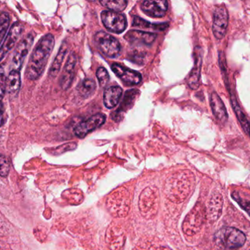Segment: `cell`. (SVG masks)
Returning <instances> with one entry per match:
<instances>
[{
    "instance_id": "1",
    "label": "cell",
    "mask_w": 250,
    "mask_h": 250,
    "mask_svg": "<svg viewBox=\"0 0 250 250\" xmlns=\"http://www.w3.org/2000/svg\"><path fill=\"white\" fill-rule=\"evenodd\" d=\"M55 45L54 35L47 34L41 38L29 57L26 68V77L29 80H37L45 70L50 55Z\"/></svg>"
},
{
    "instance_id": "2",
    "label": "cell",
    "mask_w": 250,
    "mask_h": 250,
    "mask_svg": "<svg viewBox=\"0 0 250 250\" xmlns=\"http://www.w3.org/2000/svg\"><path fill=\"white\" fill-rule=\"evenodd\" d=\"M190 182L185 173H176L167 178L165 182L164 194L173 203H181L189 193Z\"/></svg>"
},
{
    "instance_id": "3",
    "label": "cell",
    "mask_w": 250,
    "mask_h": 250,
    "mask_svg": "<svg viewBox=\"0 0 250 250\" xmlns=\"http://www.w3.org/2000/svg\"><path fill=\"white\" fill-rule=\"evenodd\" d=\"M130 205V192L124 186L113 191L107 198V208L110 214L117 218L126 217L129 213Z\"/></svg>"
},
{
    "instance_id": "4",
    "label": "cell",
    "mask_w": 250,
    "mask_h": 250,
    "mask_svg": "<svg viewBox=\"0 0 250 250\" xmlns=\"http://www.w3.org/2000/svg\"><path fill=\"white\" fill-rule=\"evenodd\" d=\"M160 193L156 186H151L144 189L141 192L138 201V207L141 215L146 219L154 218L159 211Z\"/></svg>"
},
{
    "instance_id": "5",
    "label": "cell",
    "mask_w": 250,
    "mask_h": 250,
    "mask_svg": "<svg viewBox=\"0 0 250 250\" xmlns=\"http://www.w3.org/2000/svg\"><path fill=\"white\" fill-rule=\"evenodd\" d=\"M215 239L217 244L226 249L236 250L245 245L246 236L234 227H225L217 232Z\"/></svg>"
},
{
    "instance_id": "6",
    "label": "cell",
    "mask_w": 250,
    "mask_h": 250,
    "mask_svg": "<svg viewBox=\"0 0 250 250\" xmlns=\"http://www.w3.org/2000/svg\"><path fill=\"white\" fill-rule=\"evenodd\" d=\"M94 40L98 49L104 55L111 58H115L120 55L121 52V44L112 35L104 31H100L95 34Z\"/></svg>"
},
{
    "instance_id": "7",
    "label": "cell",
    "mask_w": 250,
    "mask_h": 250,
    "mask_svg": "<svg viewBox=\"0 0 250 250\" xmlns=\"http://www.w3.org/2000/svg\"><path fill=\"white\" fill-rule=\"evenodd\" d=\"M101 19L105 27L114 33H122L127 26L126 16L119 12L104 10L101 13Z\"/></svg>"
},
{
    "instance_id": "8",
    "label": "cell",
    "mask_w": 250,
    "mask_h": 250,
    "mask_svg": "<svg viewBox=\"0 0 250 250\" xmlns=\"http://www.w3.org/2000/svg\"><path fill=\"white\" fill-rule=\"evenodd\" d=\"M34 42L33 34L29 33L23 37L17 44L12 60V70L20 71L22 64L28 55L29 50Z\"/></svg>"
},
{
    "instance_id": "9",
    "label": "cell",
    "mask_w": 250,
    "mask_h": 250,
    "mask_svg": "<svg viewBox=\"0 0 250 250\" xmlns=\"http://www.w3.org/2000/svg\"><path fill=\"white\" fill-rule=\"evenodd\" d=\"M105 120L106 116L105 114L102 113L94 114L87 120L81 122L75 127V135L79 138L85 137L88 134L102 126L105 123Z\"/></svg>"
},
{
    "instance_id": "10",
    "label": "cell",
    "mask_w": 250,
    "mask_h": 250,
    "mask_svg": "<svg viewBox=\"0 0 250 250\" xmlns=\"http://www.w3.org/2000/svg\"><path fill=\"white\" fill-rule=\"evenodd\" d=\"M125 232L122 226L111 224L105 233V242L111 250H121L125 243Z\"/></svg>"
},
{
    "instance_id": "11",
    "label": "cell",
    "mask_w": 250,
    "mask_h": 250,
    "mask_svg": "<svg viewBox=\"0 0 250 250\" xmlns=\"http://www.w3.org/2000/svg\"><path fill=\"white\" fill-rule=\"evenodd\" d=\"M111 70L126 86L138 85L142 80V76L139 72L125 67L121 64L114 63L111 65Z\"/></svg>"
},
{
    "instance_id": "12",
    "label": "cell",
    "mask_w": 250,
    "mask_h": 250,
    "mask_svg": "<svg viewBox=\"0 0 250 250\" xmlns=\"http://www.w3.org/2000/svg\"><path fill=\"white\" fill-rule=\"evenodd\" d=\"M229 23V13L224 6H219L216 8L213 22V32L217 39H223L227 31Z\"/></svg>"
},
{
    "instance_id": "13",
    "label": "cell",
    "mask_w": 250,
    "mask_h": 250,
    "mask_svg": "<svg viewBox=\"0 0 250 250\" xmlns=\"http://www.w3.org/2000/svg\"><path fill=\"white\" fill-rule=\"evenodd\" d=\"M23 31V26L19 22H15L7 34L3 44L0 48V62L8 54L9 51L17 44L19 37Z\"/></svg>"
},
{
    "instance_id": "14",
    "label": "cell",
    "mask_w": 250,
    "mask_h": 250,
    "mask_svg": "<svg viewBox=\"0 0 250 250\" xmlns=\"http://www.w3.org/2000/svg\"><path fill=\"white\" fill-rule=\"evenodd\" d=\"M140 91L136 89L129 90L125 93L124 99L120 104V107L111 114V118L116 122H120L124 117L125 113L132 108L137 97L139 95Z\"/></svg>"
},
{
    "instance_id": "15",
    "label": "cell",
    "mask_w": 250,
    "mask_h": 250,
    "mask_svg": "<svg viewBox=\"0 0 250 250\" xmlns=\"http://www.w3.org/2000/svg\"><path fill=\"white\" fill-rule=\"evenodd\" d=\"M168 8V2L166 0H146L143 2V11L152 17H163Z\"/></svg>"
},
{
    "instance_id": "16",
    "label": "cell",
    "mask_w": 250,
    "mask_h": 250,
    "mask_svg": "<svg viewBox=\"0 0 250 250\" xmlns=\"http://www.w3.org/2000/svg\"><path fill=\"white\" fill-rule=\"evenodd\" d=\"M77 57L74 52H71L67 58V63L64 66L60 78V84L63 90H67L70 88L74 78L75 69H76Z\"/></svg>"
},
{
    "instance_id": "17",
    "label": "cell",
    "mask_w": 250,
    "mask_h": 250,
    "mask_svg": "<svg viewBox=\"0 0 250 250\" xmlns=\"http://www.w3.org/2000/svg\"><path fill=\"white\" fill-rule=\"evenodd\" d=\"M157 38V34L139 30H130L125 35V39L132 45H151Z\"/></svg>"
},
{
    "instance_id": "18",
    "label": "cell",
    "mask_w": 250,
    "mask_h": 250,
    "mask_svg": "<svg viewBox=\"0 0 250 250\" xmlns=\"http://www.w3.org/2000/svg\"><path fill=\"white\" fill-rule=\"evenodd\" d=\"M194 57H195V64L188 76V83L191 89L196 90L200 86L202 57H201V52L197 50H195Z\"/></svg>"
},
{
    "instance_id": "19",
    "label": "cell",
    "mask_w": 250,
    "mask_h": 250,
    "mask_svg": "<svg viewBox=\"0 0 250 250\" xmlns=\"http://www.w3.org/2000/svg\"><path fill=\"white\" fill-rule=\"evenodd\" d=\"M210 104H211L213 114L215 116L216 118L221 123H226L228 119L227 110L225 107L224 103L217 92H214L211 93L210 96Z\"/></svg>"
},
{
    "instance_id": "20",
    "label": "cell",
    "mask_w": 250,
    "mask_h": 250,
    "mask_svg": "<svg viewBox=\"0 0 250 250\" xmlns=\"http://www.w3.org/2000/svg\"><path fill=\"white\" fill-rule=\"evenodd\" d=\"M123 91L120 87L111 86L106 88L104 95V105L108 109L115 107L120 102Z\"/></svg>"
},
{
    "instance_id": "21",
    "label": "cell",
    "mask_w": 250,
    "mask_h": 250,
    "mask_svg": "<svg viewBox=\"0 0 250 250\" xmlns=\"http://www.w3.org/2000/svg\"><path fill=\"white\" fill-rule=\"evenodd\" d=\"M21 81L20 71L12 70L6 79V91L10 97H16L20 91Z\"/></svg>"
},
{
    "instance_id": "22",
    "label": "cell",
    "mask_w": 250,
    "mask_h": 250,
    "mask_svg": "<svg viewBox=\"0 0 250 250\" xmlns=\"http://www.w3.org/2000/svg\"><path fill=\"white\" fill-rule=\"evenodd\" d=\"M68 46H67V43L64 41L60 46V50L54 59V62L51 64V68L49 69L48 74L51 77H56L58 75L60 69H61L62 64L63 60H64V57L67 54Z\"/></svg>"
},
{
    "instance_id": "23",
    "label": "cell",
    "mask_w": 250,
    "mask_h": 250,
    "mask_svg": "<svg viewBox=\"0 0 250 250\" xmlns=\"http://www.w3.org/2000/svg\"><path fill=\"white\" fill-rule=\"evenodd\" d=\"M132 26L135 27L144 28V29H152L154 30H165L168 27V23H152L151 22H147L144 19H141L140 17L135 16L132 21Z\"/></svg>"
},
{
    "instance_id": "24",
    "label": "cell",
    "mask_w": 250,
    "mask_h": 250,
    "mask_svg": "<svg viewBox=\"0 0 250 250\" xmlns=\"http://www.w3.org/2000/svg\"><path fill=\"white\" fill-rule=\"evenodd\" d=\"M96 90V84L92 79H86L81 84L79 88V92L81 96L87 98L93 95Z\"/></svg>"
},
{
    "instance_id": "25",
    "label": "cell",
    "mask_w": 250,
    "mask_h": 250,
    "mask_svg": "<svg viewBox=\"0 0 250 250\" xmlns=\"http://www.w3.org/2000/svg\"><path fill=\"white\" fill-rule=\"evenodd\" d=\"M232 103H233V107L234 109L235 112H236V115H237L238 119L240 121L241 124H242V127L244 128L245 131H246L247 133L250 135V124L248 122V119H247L246 116L244 114L242 110H241L240 107L238 104L237 101L235 99L234 95H232Z\"/></svg>"
},
{
    "instance_id": "26",
    "label": "cell",
    "mask_w": 250,
    "mask_h": 250,
    "mask_svg": "<svg viewBox=\"0 0 250 250\" xmlns=\"http://www.w3.org/2000/svg\"><path fill=\"white\" fill-rule=\"evenodd\" d=\"M101 4L104 7L114 12L123 11L126 8L127 5V1L125 0H115V1H109V0H103L100 1Z\"/></svg>"
},
{
    "instance_id": "27",
    "label": "cell",
    "mask_w": 250,
    "mask_h": 250,
    "mask_svg": "<svg viewBox=\"0 0 250 250\" xmlns=\"http://www.w3.org/2000/svg\"><path fill=\"white\" fill-rule=\"evenodd\" d=\"M10 16L7 12H0V44L6 37L9 25H10Z\"/></svg>"
},
{
    "instance_id": "28",
    "label": "cell",
    "mask_w": 250,
    "mask_h": 250,
    "mask_svg": "<svg viewBox=\"0 0 250 250\" xmlns=\"http://www.w3.org/2000/svg\"><path fill=\"white\" fill-rule=\"evenodd\" d=\"M96 76L99 82L100 86L105 88L109 82L110 77L108 70L104 67L98 68L96 71Z\"/></svg>"
},
{
    "instance_id": "29",
    "label": "cell",
    "mask_w": 250,
    "mask_h": 250,
    "mask_svg": "<svg viewBox=\"0 0 250 250\" xmlns=\"http://www.w3.org/2000/svg\"><path fill=\"white\" fill-rule=\"evenodd\" d=\"M10 172V162L7 157L0 155V176L7 177Z\"/></svg>"
},
{
    "instance_id": "30",
    "label": "cell",
    "mask_w": 250,
    "mask_h": 250,
    "mask_svg": "<svg viewBox=\"0 0 250 250\" xmlns=\"http://www.w3.org/2000/svg\"><path fill=\"white\" fill-rule=\"evenodd\" d=\"M6 78L5 72L2 66H0V101L4 98L6 91Z\"/></svg>"
},
{
    "instance_id": "31",
    "label": "cell",
    "mask_w": 250,
    "mask_h": 250,
    "mask_svg": "<svg viewBox=\"0 0 250 250\" xmlns=\"http://www.w3.org/2000/svg\"><path fill=\"white\" fill-rule=\"evenodd\" d=\"M76 147H77V144L75 143V142H70V143L64 144V145L57 148L56 149V152L59 153V154H62V153L66 152V151L76 149Z\"/></svg>"
},
{
    "instance_id": "32",
    "label": "cell",
    "mask_w": 250,
    "mask_h": 250,
    "mask_svg": "<svg viewBox=\"0 0 250 250\" xmlns=\"http://www.w3.org/2000/svg\"><path fill=\"white\" fill-rule=\"evenodd\" d=\"M236 201L239 203V205L248 213L250 215V201H245V200L241 199V198H235Z\"/></svg>"
},
{
    "instance_id": "33",
    "label": "cell",
    "mask_w": 250,
    "mask_h": 250,
    "mask_svg": "<svg viewBox=\"0 0 250 250\" xmlns=\"http://www.w3.org/2000/svg\"><path fill=\"white\" fill-rule=\"evenodd\" d=\"M4 123V107H3L2 103L0 101V127Z\"/></svg>"
},
{
    "instance_id": "34",
    "label": "cell",
    "mask_w": 250,
    "mask_h": 250,
    "mask_svg": "<svg viewBox=\"0 0 250 250\" xmlns=\"http://www.w3.org/2000/svg\"><path fill=\"white\" fill-rule=\"evenodd\" d=\"M154 250H170L168 249L167 248H166V247H160V248H156Z\"/></svg>"
}]
</instances>
